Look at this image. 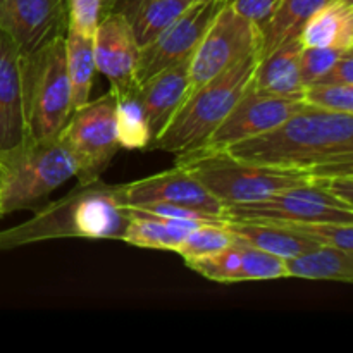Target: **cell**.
Returning <instances> with one entry per match:
<instances>
[{
	"label": "cell",
	"instance_id": "cell-1",
	"mask_svg": "<svg viewBox=\"0 0 353 353\" xmlns=\"http://www.w3.org/2000/svg\"><path fill=\"white\" fill-rule=\"evenodd\" d=\"M238 161L310 172L353 174V114L303 105L274 130L224 148Z\"/></svg>",
	"mask_w": 353,
	"mask_h": 353
},
{
	"label": "cell",
	"instance_id": "cell-2",
	"mask_svg": "<svg viewBox=\"0 0 353 353\" xmlns=\"http://www.w3.org/2000/svg\"><path fill=\"white\" fill-rule=\"evenodd\" d=\"M128 223L130 212L117 185H107L97 178L78 183L65 196L38 209L26 223L2 231L0 250L57 238L123 240Z\"/></svg>",
	"mask_w": 353,
	"mask_h": 353
},
{
	"label": "cell",
	"instance_id": "cell-3",
	"mask_svg": "<svg viewBox=\"0 0 353 353\" xmlns=\"http://www.w3.org/2000/svg\"><path fill=\"white\" fill-rule=\"evenodd\" d=\"M259 61L261 50L252 52L221 74L190 90L152 147L171 154L202 147L252 85Z\"/></svg>",
	"mask_w": 353,
	"mask_h": 353
},
{
	"label": "cell",
	"instance_id": "cell-4",
	"mask_svg": "<svg viewBox=\"0 0 353 353\" xmlns=\"http://www.w3.org/2000/svg\"><path fill=\"white\" fill-rule=\"evenodd\" d=\"M176 165L188 171L224 207L261 202L292 186L316 183L310 172L250 164L219 148L199 147L176 154Z\"/></svg>",
	"mask_w": 353,
	"mask_h": 353
},
{
	"label": "cell",
	"instance_id": "cell-5",
	"mask_svg": "<svg viewBox=\"0 0 353 353\" xmlns=\"http://www.w3.org/2000/svg\"><path fill=\"white\" fill-rule=\"evenodd\" d=\"M64 37L21 55L24 126L31 140L59 137L72 114Z\"/></svg>",
	"mask_w": 353,
	"mask_h": 353
},
{
	"label": "cell",
	"instance_id": "cell-6",
	"mask_svg": "<svg viewBox=\"0 0 353 353\" xmlns=\"http://www.w3.org/2000/svg\"><path fill=\"white\" fill-rule=\"evenodd\" d=\"M6 176L0 190V214L34 209L65 181L76 178L78 161L59 137L26 138L14 150L0 155Z\"/></svg>",
	"mask_w": 353,
	"mask_h": 353
},
{
	"label": "cell",
	"instance_id": "cell-7",
	"mask_svg": "<svg viewBox=\"0 0 353 353\" xmlns=\"http://www.w3.org/2000/svg\"><path fill=\"white\" fill-rule=\"evenodd\" d=\"M59 138L78 161L76 178L79 183L100 178L121 148L116 134V95L112 90L72 110Z\"/></svg>",
	"mask_w": 353,
	"mask_h": 353
},
{
	"label": "cell",
	"instance_id": "cell-8",
	"mask_svg": "<svg viewBox=\"0 0 353 353\" xmlns=\"http://www.w3.org/2000/svg\"><path fill=\"white\" fill-rule=\"evenodd\" d=\"M261 28L226 2L209 24L190 59L188 92L230 69L252 52L261 50Z\"/></svg>",
	"mask_w": 353,
	"mask_h": 353
},
{
	"label": "cell",
	"instance_id": "cell-9",
	"mask_svg": "<svg viewBox=\"0 0 353 353\" xmlns=\"http://www.w3.org/2000/svg\"><path fill=\"white\" fill-rule=\"evenodd\" d=\"M230 221H323L353 224V207L317 186L316 183L292 186L254 203L224 207Z\"/></svg>",
	"mask_w": 353,
	"mask_h": 353
},
{
	"label": "cell",
	"instance_id": "cell-10",
	"mask_svg": "<svg viewBox=\"0 0 353 353\" xmlns=\"http://www.w3.org/2000/svg\"><path fill=\"white\" fill-rule=\"evenodd\" d=\"M228 0H195L174 23L169 24L150 43L140 47L134 81L145 79L164 69L192 59L209 24Z\"/></svg>",
	"mask_w": 353,
	"mask_h": 353
},
{
	"label": "cell",
	"instance_id": "cell-11",
	"mask_svg": "<svg viewBox=\"0 0 353 353\" xmlns=\"http://www.w3.org/2000/svg\"><path fill=\"white\" fill-rule=\"evenodd\" d=\"M303 105L305 103L300 99H286L259 92L252 83L202 147L224 150L234 143L268 133L299 112Z\"/></svg>",
	"mask_w": 353,
	"mask_h": 353
},
{
	"label": "cell",
	"instance_id": "cell-12",
	"mask_svg": "<svg viewBox=\"0 0 353 353\" xmlns=\"http://www.w3.org/2000/svg\"><path fill=\"white\" fill-rule=\"evenodd\" d=\"M93 54L97 71L109 79L110 90L116 95L137 90L134 71L140 45L130 21L119 10H109L99 17L93 33Z\"/></svg>",
	"mask_w": 353,
	"mask_h": 353
},
{
	"label": "cell",
	"instance_id": "cell-13",
	"mask_svg": "<svg viewBox=\"0 0 353 353\" xmlns=\"http://www.w3.org/2000/svg\"><path fill=\"white\" fill-rule=\"evenodd\" d=\"M69 26V0H0V30L30 54L54 38L64 37Z\"/></svg>",
	"mask_w": 353,
	"mask_h": 353
},
{
	"label": "cell",
	"instance_id": "cell-14",
	"mask_svg": "<svg viewBox=\"0 0 353 353\" xmlns=\"http://www.w3.org/2000/svg\"><path fill=\"white\" fill-rule=\"evenodd\" d=\"M117 190L126 207L162 202L205 210V212L224 217L223 203L216 196L210 195L188 171L179 165H174L169 171L148 176V178L126 183V185H117Z\"/></svg>",
	"mask_w": 353,
	"mask_h": 353
},
{
	"label": "cell",
	"instance_id": "cell-15",
	"mask_svg": "<svg viewBox=\"0 0 353 353\" xmlns=\"http://www.w3.org/2000/svg\"><path fill=\"white\" fill-rule=\"evenodd\" d=\"M186 265L196 274L223 285L288 278L285 259L259 250L236 238H233V241L223 250L209 257L188 262Z\"/></svg>",
	"mask_w": 353,
	"mask_h": 353
},
{
	"label": "cell",
	"instance_id": "cell-16",
	"mask_svg": "<svg viewBox=\"0 0 353 353\" xmlns=\"http://www.w3.org/2000/svg\"><path fill=\"white\" fill-rule=\"evenodd\" d=\"M21 90V52L12 38L0 30V155L26 140Z\"/></svg>",
	"mask_w": 353,
	"mask_h": 353
},
{
	"label": "cell",
	"instance_id": "cell-17",
	"mask_svg": "<svg viewBox=\"0 0 353 353\" xmlns=\"http://www.w3.org/2000/svg\"><path fill=\"white\" fill-rule=\"evenodd\" d=\"M190 88V59L164 69L138 85L137 95L147 116L152 143L172 114L178 110Z\"/></svg>",
	"mask_w": 353,
	"mask_h": 353
},
{
	"label": "cell",
	"instance_id": "cell-18",
	"mask_svg": "<svg viewBox=\"0 0 353 353\" xmlns=\"http://www.w3.org/2000/svg\"><path fill=\"white\" fill-rule=\"evenodd\" d=\"M302 43L299 37L285 41L271 54L259 61L254 72V86L259 92L286 99H300L305 85L300 76V52Z\"/></svg>",
	"mask_w": 353,
	"mask_h": 353
},
{
	"label": "cell",
	"instance_id": "cell-19",
	"mask_svg": "<svg viewBox=\"0 0 353 353\" xmlns=\"http://www.w3.org/2000/svg\"><path fill=\"white\" fill-rule=\"evenodd\" d=\"M303 48L353 50V0H330L303 24L299 34Z\"/></svg>",
	"mask_w": 353,
	"mask_h": 353
},
{
	"label": "cell",
	"instance_id": "cell-20",
	"mask_svg": "<svg viewBox=\"0 0 353 353\" xmlns=\"http://www.w3.org/2000/svg\"><path fill=\"white\" fill-rule=\"evenodd\" d=\"M193 2L195 0H116L109 10H119L126 16L138 45L143 47L174 23Z\"/></svg>",
	"mask_w": 353,
	"mask_h": 353
},
{
	"label": "cell",
	"instance_id": "cell-21",
	"mask_svg": "<svg viewBox=\"0 0 353 353\" xmlns=\"http://www.w3.org/2000/svg\"><path fill=\"white\" fill-rule=\"evenodd\" d=\"M233 238L252 245V247L264 250L268 254L276 255L281 259L295 257L302 252L317 247L307 238L286 230L285 226L272 221H230L224 224Z\"/></svg>",
	"mask_w": 353,
	"mask_h": 353
},
{
	"label": "cell",
	"instance_id": "cell-22",
	"mask_svg": "<svg viewBox=\"0 0 353 353\" xmlns=\"http://www.w3.org/2000/svg\"><path fill=\"white\" fill-rule=\"evenodd\" d=\"M202 224L209 223L188 219H164V217H152L130 212V223L124 230L121 241L131 245V247L176 252V248L181 245L186 234L195 230V228L202 226Z\"/></svg>",
	"mask_w": 353,
	"mask_h": 353
},
{
	"label": "cell",
	"instance_id": "cell-23",
	"mask_svg": "<svg viewBox=\"0 0 353 353\" xmlns=\"http://www.w3.org/2000/svg\"><path fill=\"white\" fill-rule=\"evenodd\" d=\"M286 276L316 281H353V252L317 245L295 257L285 259Z\"/></svg>",
	"mask_w": 353,
	"mask_h": 353
},
{
	"label": "cell",
	"instance_id": "cell-24",
	"mask_svg": "<svg viewBox=\"0 0 353 353\" xmlns=\"http://www.w3.org/2000/svg\"><path fill=\"white\" fill-rule=\"evenodd\" d=\"M65 47V69H68L69 83H71L72 110L85 105L90 100L93 78L97 65L93 54V37L79 33L74 28L68 26L64 37Z\"/></svg>",
	"mask_w": 353,
	"mask_h": 353
},
{
	"label": "cell",
	"instance_id": "cell-25",
	"mask_svg": "<svg viewBox=\"0 0 353 353\" xmlns=\"http://www.w3.org/2000/svg\"><path fill=\"white\" fill-rule=\"evenodd\" d=\"M327 2L330 0H281L274 14L261 30V57L271 54L285 41L299 37L307 19Z\"/></svg>",
	"mask_w": 353,
	"mask_h": 353
},
{
	"label": "cell",
	"instance_id": "cell-26",
	"mask_svg": "<svg viewBox=\"0 0 353 353\" xmlns=\"http://www.w3.org/2000/svg\"><path fill=\"white\" fill-rule=\"evenodd\" d=\"M116 134L117 143L124 150H145L152 147L150 128L137 90L116 95Z\"/></svg>",
	"mask_w": 353,
	"mask_h": 353
},
{
	"label": "cell",
	"instance_id": "cell-27",
	"mask_svg": "<svg viewBox=\"0 0 353 353\" xmlns=\"http://www.w3.org/2000/svg\"><path fill=\"white\" fill-rule=\"evenodd\" d=\"M316 245H327L353 252V224L323 221H272Z\"/></svg>",
	"mask_w": 353,
	"mask_h": 353
},
{
	"label": "cell",
	"instance_id": "cell-28",
	"mask_svg": "<svg viewBox=\"0 0 353 353\" xmlns=\"http://www.w3.org/2000/svg\"><path fill=\"white\" fill-rule=\"evenodd\" d=\"M231 241L233 234L224 228V224H202L186 234L181 245L176 248V254L188 264L223 250Z\"/></svg>",
	"mask_w": 353,
	"mask_h": 353
},
{
	"label": "cell",
	"instance_id": "cell-29",
	"mask_svg": "<svg viewBox=\"0 0 353 353\" xmlns=\"http://www.w3.org/2000/svg\"><path fill=\"white\" fill-rule=\"evenodd\" d=\"M302 100L307 105L330 112L353 114V85L312 83L303 88Z\"/></svg>",
	"mask_w": 353,
	"mask_h": 353
},
{
	"label": "cell",
	"instance_id": "cell-30",
	"mask_svg": "<svg viewBox=\"0 0 353 353\" xmlns=\"http://www.w3.org/2000/svg\"><path fill=\"white\" fill-rule=\"evenodd\" d=\"M345 52L350 50L323 47L302 48V52H300V76H302L303 85L307 86L323 78Z\"/></svg>",
	"mask_w": 353,
	"mask_h": 353
},
{
	"label": "cell",
	"instance_id": "cell-31",
	"mask_svg": "<svg viewBox=\"0 0 353 353\" xmlns=\"http://www.w3.org/2000/svg\"><path fill=\"white\" fill-rule=\"evenodd\" d=\"M228 2L238 14L247 17L262 30L281 0H228Z\"/></svg>",
	"mask_w": 353,
	"mask_h": 353
},
{
	"label": "cell",
	"instance_id": "cell-32",
	"mask_svg": "<svg viewBox=\"0 0 353 353\" xmlns=\"http://www.w3.org/2000/svg\"><path fill=\"white\" fill-rule=\"evenodd\" d=\"M316 185L326 190L330 195L343 202L345 205L353 207V174H338L316 179Z\"/></svg>",
	"mask_w": 353,
	"mask_h": 353
},
{
	"label": "cell",
	"instance_id": "cell-33",
	"mask_svg": "<svg viewBox=\"0 0 353 353\" xmlns=\"http://www.w3.org/2000/svg\"><path fill=\"white\" fill-rule=\"evenodd\" d=\"M316 83H338V85H353V55L352 50L345 52L333 64V68L317 79ZM312 85V83H310Z\"/></svg>",
	"mask_w": 353,
	"mask_h": 353
},
{
	"label": "cell",
	"instance_id": "cell-34",
	"mask_svg": "<svg viewBox=\"0 0 353 353\" xmlns=\"http://www.w3.org/2000/svg\"><path fill=\"white\" fill-rule=\"evenodd\" d=\"M114 2H116V0H100V16H102L103 12H107V10L112 7Z\"/></svg>",
	"mask_w": 353,
	"mask_h": 353
},
{
	"label": "cell",
	"instance_id": "cell-35",
	"mask_svg": "<svg viewBox=\"0 0 353 353\" xmlns=\"http://www.w3.org/2000/svg\"><path fill=\"white\" fill-rule=\"evenodd\" d=\"M3 176H6V165H3L2 159H0V178L3 179Z\"/></svg>",
	"mask_w": 353,
	"mask_h": 353
},
{
	"label": "cell",
	"instance_id": "cell-36",
	"mask_svg": "<svg viewBox=\"0 0 353 353\" xmlns=\"http://www.w3.org/2000/svg\"><path fill=\"white\" fill-rule=\"evenodd\" d=\"M2 185H3V179L0 178V190H2Z\"/></svg>",
	"mask_w": 353,
	"mask_h": 353
},
{
	"label": "cell",
	"instance_id": "cell-37",
	"mask_svg": "<svg viewBox=\"0 0 353 353\" xmlns=\"http://www.w3.org/2000/svg\"><path fill=\"white\" fill-rule=\"evenodd\" d=\"M0 217H2V214H0Z\"/></svg>",
	"mask_w": 353,
	"mask_h": 353
}]
</instances>
